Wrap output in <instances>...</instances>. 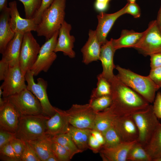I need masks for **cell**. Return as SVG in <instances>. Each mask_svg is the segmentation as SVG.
<instances>
[{"label":"cell","instance_id":"cell-1","mask_svg":"<svg viewBox=\"0 0 161 161\" xmlns=\"http://www.w3.org/2000/svg\"><path fill=\"white\" fill-rule=\"evenodd\" d=\"M111 87L112 103L109 107L118 116L132 115L150 105L140 95L127 86L114 75L109 81Z\"/></svg>","mask_w":161,"mask_h":161},{"label":"cell","instance_id":"cell-2","mask_svg":"<svg viewBox=\"0 0 161 161\" xmlns=\"http://www.w3.org/2000/svg\"><path fill=\"white\" fill-rule=\"evenodd\" d=\"M115 68L117 78L123 83L135 91L149 103L154 102L156 92L160 89L149 76L138 74L119 65Z\"/></svg>","mask_w":161,"mask_h":161},{"label":"cell","instance_id":"cell-3","mask_svg":"<svg viewBox=\"0 0 161 161\" xmlns=\"http://www.w3.org/2000/svg\"><path fill=\"white\" fill-rule=\"evenodd\" d=\"M66 0H54L43 13L36 32L38 36L45 37L46 41L59 30L64 21Z\"/></svg>","mask_w":161,"mask_h":161},{"label":"cell","instance_id":"cell-4","mask_svg":"<svg viewBox=\"0 0 161 161\" xmlns=\"http://www.w3.org/2000/svg\"><path fill=\"white\" fill-rule=\"evenodd\" d=\"M50 117L41 114L21 115L16 137L25 140L36 139L46 134V121Z\"/></svg>","mask_w":161,"mask_h":161},{"label":"cell","instance_id":"cell-5","mask_svg":"<svg viewBox=\"0 0 161 161\" xmlns=\"http://www.w3.org/2000/svg\"><path fill=\"white\" fill-rule=\"evenodd\" d=\"M132 116L138 131L137 142L144 147L148 142L160 122L154 112L152 105Z\"/></svg>","mask_w":161,"mask_h":161},{"label":"cell","instance_id":"cell-6","mask_svg":"<svg viewBox=\"0 0 161 161\" xmlns=\"http://www.w3.org/2000/svg\"><path fill=\"white\" fill-rule=\"evenodd\" d=\"M132 48L145 56L161 52V32L156 20L149 23L140 41Z\"/></svg>","mask_w":161,"mask_h":161},{"label":"cell","instance_id":"cell-7","mask_svg":"<svg viewBox=\"0 0 161 161\" xmlns=\"http://www.w3.org/2000/svg\"><path fill=\"white\" fill-rule=\"evenodd\" d=\"M4 98L15 106L21 115L43 114L39 101L27 87Z\"/></svg>","mask_w":161,"mask_h":161},{"label":"cell","instance_id":"cell-8","mask_svg":"<svg viewBox=\"0 0 161 161\" xmlns=\"http://www.w3.org/2000/svg\"><path fill=\"white\" fill-rule=\"evenodd\" d=\"M66 111L69 123L79 128L93 129L95 112L90 104H74Z\"/></svg>","mask_w":161,"mask_h":161},{"label":"cell","instance_id":"cell-9","mask_svg":"<svg viewBox=\"0 0 161 161\" xmlns=\"http://www.w3.org/2000/svg\"><path fill=\"white\" fill-rule=\"evenodd\" d=\"M59 32V30L41 47L36 61L30 69L34 76H37L41 72H47L56 58L55 50Z\"/></svg>","mask_w":161,"mask_h":161},{"label":"cell","instance_id":"cell-10","mask_svg":"<svg viewBox=\"0 0 161 161\" xmlns=\"http://www.w3.org/2000/svg\"><path fill=\"white\" fill-rule=\"evenodd\" d=\"M34 75L30 70L26 73L25 77L27 82V88L38 99L41 104L44 114L51 117L56 112V108L50 103L47 93V81L42 78L37 79L36 83L34 79Z\"/></svg>","mask_w":161,"mask_h":161},{"label":"cell","instance_id":"cell-11","mask_svg":"<svg viewBox=\"0 0 161 161\" xmlns=\"http://www.w3.org/2000/svg\"><path fill=\"white\" fill-rule=\"evenodd\" d=\"M41 47L31 32L24 34L20 52L19 64L24 75L35 63Z\"/></svg>","mask_w":161,"mask_h":161},{"label":"cell","instance_id":"cell-12","mask_svg":"<svg viewBox=\"0 0 161 161\" xmlns=\"http://www.w3.org/2000/svg\"><path fill=\"white\" fill-rule=\"evenodd\" d=\"M25 75L19 63L14 66H9L0 87L3 91V98L18 93L27 87Z\"/></svg>","mask_w":161,"mask_h":161},{"label":"cell","instance_id":"cell-13","mask_svg":"<svg viewBox=\"0 0 161 161\" xmlns=\"http://www.w3.org/2000/svg\"><path fill=\"white\" fill-rule=\"evenodd\" d=\"M3 98V103L0 105V129L16 134L21 114L12 103L6 98Z\"/></svg>","mask_w":161,"mask_h":161},{"label":"cell","instance_id":"cell-14","mask_svg":"<svg viewBox=\"0 0 161 161\" xmlns=\"http://www.w3.org/2000/svg\"><path fill=\"white\" fill-rule=\"evenodd\" d=\"M10 15V25L15 33L24 35L28 32L36 31L38 24L34 19L21 17L17 8L16 2L13 1L9 3Z\"/></svg>","mask_w":161,"mask_h":161},{"label":"cell","instance_id":"cell-15","mask_svg":"<svg viewBox=\"0 0 161 161\" xmlns=\"http://www.w3.org/2000/svg\"><path fill=\"white\" fill-rule=\"evenodd\" d=\"M113 125L123 142L137 141L138 131L132 115L117 117Z\"/></svg>","mask_w":161,"mask_h":161},{"label":"cell","instance_id":"cell-16","mask_svg":"<svg viewBox=\"0 0 161 161\" xmlns=\"http://www.w3.org/2000/svg\"><path fill=\"white\" fill-rule=\"evenodd\" d=\"M126 6L118 11L111 14L101 12L97 16L98 24L95 30L97 39L103 45L107 40V34L116 20L121 16L126 14Z\"/></svg>","mask_w":161,"mask_h":161},{"label":"cell","instance_id":"cell-17","mask_svg":"<svg viewBox=\"0 0 161 161\" xmlns=\"http://www.w3.org/2000/svg\"><path fill=\"white\" fill-rule=\"evenodd\" d=\"M71 29V25L65 21L62 23L59 29V38L55 52H62L64 55L73 58L75 56L73 49L75 39L73 35H70Z\"/></svg>","mask_w":161,"mask_h":161},{"label":"cell","instance_id":"cell-18","mask_svg":"<svg viewBox=\"0 0 161 161\" xmlns=\"http://www.w3.org/2000/svg\"><path fill=\"white\" fill-rule=\"evenodd\" d=\"M137 141L123 142L112 147L103 146L99 151L104 161H127L128 153Z\"/></svg>","mask_w":161,"mask_h":161},{"label":"cell","instance_id":"cell-19","mask_svg":"<svg viewBox=\"0 0 161 161\" xmlns=\"http://www.w3.org/2000/svg\"><path fill=\"white\" fill-rule=\"evenodd\" d=\"M69 125L66 111L56 108L55 114L46 121V133L53 137L67 133Z\"/></svg>","mask_w":161,"mask_h":161},{"label":"cell","instance_id":"cell-20","mask_svg":"<svg viewBox=\"0 0 161 161\" xmlns=\"http://www.w3.org/2000/svg\"><path fill=\"white\" fill-rule=\"evenodd\" d=\"M115 51L113 46L112 38L110 41L107 40L101 46L99 58L103 68L101 74L109 81L115 75L113 70L116 66L114 63L113 58Z\"/></svg>","mask_w":161,"mask_h":161},{"label":"cell","instance_id":"cell-21","mask_svg":"<svg viewBox=\"0 0 161 161\" xmlns=\"http://www.w3.org/2000/svg\"><path fill=\"white\" fill-rule=\"evenodd\" d=\"M101 44L99 41L95 30H90L89 38L81 49L83 62L86 64L99 60Z\"/></svg>","mask_w":161,"mask_h":161},{"label":"cell","instance_id":"cell-22","mask_svg":"<svg viewBox=\"0 0 161 161\" xmlns=\"http://www.w3.org/2000/svg\"><path fill=\"white\" fill-rule=\"evenodd\" d=\"M24 35L15 33L13 38L8 44L2 54L1 60L7 63L9 66H13L19 63Z\"/></svg>","mask_w":161,"mask_h":161},{"label":"cell","instance_id":"cell-23","mask_svg":"<svg viewBox=\"0 0 161 161\" xmlns=\"http://www.w3.org/2000/svg\"><path fill=\"white\" fill-rule=\"evenodd\" d=\"M0 12V53L2 54L8 44L13 38L15 33L10 27L9 7H4Z\"/></svg>","mask_w":161,"mask_h":161},{"label":"cell","instance_id":"cell-24","mask_svg":"<svg viewBox=\"0 0 161 161\" xmlns=\"http://www.w3.org/2000/svg\"><path fill=\"white\" fill-rule=\"evenodd\" d=\"M52 136L46 134L36 139L26 141L33 147L41 161H46L53 153Z\"/></svg>","mask_w":161,"mask_h":161},{"label":"cell","instance_id":"cell-25","mask_svg":"<svg viewBox=\"0 0 161 161\" xmlns=\"http://www.w3.org/2000/svg\"><path fill=\"white\" fill-rule=\"evenodd\" d=\"M143 32H139L133 30H123L120 37L114 39L112 38V42L114 49L117 50L123 48H132L141 38Z\"/></svg>","mask_w":161,"mask_h":161},{"label":"cell","instance_id":"cell-26","mask_svg":"<svg viewBox=\"0 0 161 161\" xmlns=\"http://www.w3.org/2000/svg\"><path fill=\"white\" fill-rule=\"evenodd\" d=\"M91 130L69 125L67 133L78 148L82 152L89 148L88 141Z\"/></svg>","mask_w":161,"mask_h":161},{"label":"cell","instance_id":"cell-27","mask_svg":"<svg viewBox=\"0 0 161 161\" xmlns=\"http://www.w3.org/2000/svg\"><path fill=\"white\" fill-rule=\"evenodd\" d=\"M144 147L152 161L161 157V123L158 125L149 140Z\"/></svg>","mask_w":161,"mask_h":161},{"label":"cell","instance_id":"cell-28","mask_svg":"<svg viewBox=\"0 0 161 161\" xmlns=\"http://www.w3.org/2000/svg\"><path fill=\"white\" fill-rule=\"evenodd\" d=\"M117 116L112 112L109 107L102 112H97L93 129L102 133L113 124L115 118Z\"/></svg>","mask_w":161,"mask_h":161},{"label":"cell","instance_id":"cell-29","mask_svg":"<svg viewBox=\"0 0 161 161\" xmlns=\"http://www.w3.org/2000/svg\"><path fill=\"white\" fill-rule=\"evenodd\" d=\"M53 141L63 146L70 154L72 158L75 154L82 152L76 146L68 133L52 137Z\"/></svg>","mask_w":161,"mask_h":161},{"label":"cell","instance_id":"cell-30","mask_svg":"<svg viewBox=\"0 0 161 161\" xmlns=\"http://www.w3.org/2000/svg\"><path fill=\"white\" fill-rule=\"evenodd\" d=\"M152 161L144 147L137 141L132 146L127 156V161Z\"/></svg>","mask_w":161,"mask_h":161},{"label":"cell","instance_id":"cell-31","mask_svg":"<svg viewBox=\"0 0 161 161\" xmlns=\"http://www.w3.org/2000/svg\"><path fill=\"white\" fill-rule=\"evenodd\" d=\"M97 87L93 90L91 98L111 95V87L109 82L101 73L97 76Z\"/></svg>","mask_w":161,"mask_h":161},{"label":"cell","instance_id":"cell-32","mask_svg":"<svg viewBox=\"0 0 161 161\" xmlns=\"http://www.w3.org/2000/svg\"><path fill=\"white\" fill-rule=\"evenodd\" d=\"M102 134L104 137L105 143L103 146L112 147L123 142L117 129L113 124Z\"/></svg>","mask_w":161,"mask_h":161},{"label":"cell","instance_id":"cell-33","mask_svg":"<svg viewBox=\"0 0 161 161\" xmlns=\"http://www.w3.org/2000/svg\"><path fill=\"white\" fill-rule=\"evenodd\" d=\"M112 103L111 95H106L91 98L89 104L96 112L104 110L109 107Z\"/></svg>","mask_w":161,"mask_h":161},{"label":"cell","instance_id":"cell-34","mask_svg":"<svg viewBox=\"0 0 161 161\" xmlns=\"http://www.w3.org/2000/svg\"><path fill=\"white\" fill-rule=\"evenodd\" d=\"M24 5L26 18H32L40 8L42 0H18Z\"/></svg>","mask_w":161,"mask_h":161},{"label":"cell","instance_id":"cell-35","mask_svg":"<svg viewBox=\"0 0 161 161\" xmlns=\"http://www.w3.org/2000/svg\"><path fill=\"white\" fill-rule=\"evenodd\" d=\"M51 149L59 161H68L72 158L68 151L57 142L52 141Z\"/></svg>","mask_w":161,"mask_h":161},{"label":"cell","instance_id":"cell-36","mask_svg":"<svg viewBox=\"0 0 161 161\" xmlns=\"http://www.w3.org/2000/svg\"><path fill=\"white\" fill-rule=\"evenodd\" d=\"M0 154L1 160L19 161L10 142L0 148Z\"/></svg>","mask_w":161,"mask_h":161},{"label":"cell","instance_id":"cell-37","mask_svg":"<svg viewBox=\"0 0 161 161\" xmlns=\"http://www.w3.org/2000/svg\"><path fill=\"white\" fill-rule=\"evenodd\" d=\"M24 140V149L20 161H41L33 147Z\"/></svg>","mask_w":161,"mask_h":161},{"label":"cell","instance_id":"cell-38","mask_svg":"<svg viewBox=\"0 0 161 161\" xmlns=\"http://www.w3.org/2000/svg\"><path fill=\"white\" fill-rule=\"evenodd\" d=\"M10 142L19 161H20V158L24 149V140L15 137Z\"/></svg>","mask_w":161,"mask_h":161},{"label":"cell","instance_id":"cell-39","mask_svg":"<svg viewBox=\"0 0 161 161\" xmlns=\"http://www.w3.org/2000/svg\"><path fill=\"white\" fill-rule=\"evenodd\" d=\"M54 0H42L41 6L36 13L33 18L36 24L40 22L42 15L44 11L52 4Z\"/></svg>","mask_w":161,"mask_h":161},{"label":"cell","instance_id":"cell-40","mask_svg":"<svg viewBox=\"0 0 161 161\" xmlns=\"http://www.w3.org/2000/svg\"><path fill=\"white\" fill-rule=\"evenodd\" d=\"M148 76L159 89L161 88V66L151 69Z\"/></svg>","mask_w":161,"mask_h":161},{"label":"cell","instance_id":"cell-41","mask_svg":"<svg viewBox=\"0 0 161 161\" xmlns=\"http://www.w3.org/2000/svg\"><path fill=\"white\" fill-rule=\"evenodd\" d=\"M126 13L132 15L134 18H139L141 15V10L139 5L136 3H128L126 5Z\"/></svg>","mask_w":161,"mask_h":161},{"label":"cell","instance_id":"cell-42","mask_svg":"<svg viewBox=\"0 0 161 161\" xmlns=\"http://www.w3.org/2000/svg\"><path fill=\"white\" fill-rule=\"evenodd\" d=\"M15 137L16 134L0 129V148Z\"/></svg>","mask_w":161,"mask_h":161},{"label":"cell","instance_id":"cell-43","mask_svg":"<svg viewBox=\"0 0 161 161\" xmlns=\"http://www.w3.org/2000/svg\"><path fill=\"white\" fill-rule=\"evenodd\" d=\"M152 105L154 112L157 117L161 119V93L158 92Z\"/></svg>","mask_w":161,"mask_h":161},{"label":"cell","instance_id":"cell-44","mask_svg":"<svg viewBox=\"0 0 161 161\" xmlns=\"http://www.w3.org/2000/svg\"><path fill=\"white\" fill-rule=\"evenodd\" d=\"M150 56L151 69L161 66V52L153 54Z\"/></svg>","mask_w":161,"mask_h":161},{"label":"cell","instance_id":"cell-45","mask_svg":"<svg viewBox=\"0 0 161 161\" xmlns=\"http://www.w3.org/2000/svg\"><path fill=\"white\" fill-rule=\"evenodd\" d=\"M88 145L89 148H90L95 151H99L102 146L99 142L91 134L89 137Z\"/></svg>","mask_w":161,"mask_h":161},{"label":"cell","instance_id":"cell-46","mask_svg":"<svg viewBox=\"0 0 161 161\" xmlns=\"http://www.w3.org/2000/svg\"><path fill=\"white\" fill-rule=\"evenodd\" d=\"M9 66L6 63L1 60L0 61V80H3L7 74Z\"/></svg>","mask_w":161,"mask_h":161},{"label":"cell","instance_id":"cell-47","mask_svg":"<svg viewBox=\"0 0 161 161\" xmlns=\"http://www.w3.org/2000/svg\"><path fill=\"white\" fill-rule=\"evenodd\" d=\"M91 134L99 142L102 146L105 143V141L103 134L100 132L94 129L91 130Z\"/></svg>","mask_w":161,"mask_h":161},{"label":"cell","instance_id":"cell-48","mask_svg":"<svg viewBox=\"0 0 161 161\" xmlns=\"http://www.w3.org/2000/svg\"><path fill=\"white\" fill-rule=\"evenodd\" d=\"M108 3L109 2L106 1H96L95 4V7L97 10L103 12L107 8Z\"/></svg>","mask_w":161,"mask_h":161},{"label":"cell","instance_id":"cell-49","mask_svg":"<svg viewBox=\"0 0 161 161\" xmlns=\"http://www.w3.org/2000/svg\"><path fill=\"white\" fill-rule=\"evenodd\" d=\"M156 21L159 28L161 32V5L158 13Z\"/></svg>","mask_w":161,"mask_h":161},{"label":"cell","instance_id":"cell-50","mask_svg":"<svg viewBox=\"0 0 161 161\" xmlns=\"http://www.w3.org/2000/svg\"><path fill=\"white\" fill-rule=\"evenodd\" d=\"M7 7V0H0V11Z\"/></svg>","mask_w":161,"mask_h":161},{"label":"cell","instance_id":"cell-51","mask_svg":"<svg viewBox=\"0 0 161 161\" xmlns=\"http://www.w3.org/2000/svg\"><path fill=\"white\" fill-rule=\"evenodd\" d=\"M46 161H59L56 157L52 153L47 159Z\"/></svg>","mask_w":161,"mask_h":161},{"label":"cell","instance_id":"cell-52","mask_svg":"<svg viewBox=\"0 0 161 161\" xmlns=\"http://www.w3.org/2000/svg\"><path fill=\"white\" fill-rule=\"evenodd\" d=\"M136 0H127L128 2L129 3H135Z\"/></svg>","mask_w":161,"mask_h":161},{"label":"cell","instance_id":"cell-53","mask_svg":"<svg viewBox=\"0 0 161 161\" xmlns=\"http://www.w3.org/2000/svg\"><path fill=\"white\" fill-rule=\"evenodd\" d=\"M110 0H96L97 1H105L109 2Z\"/></svg>","mask_w":161,"mask_h":161},{"label":"cell","instance_id":"cell-54","mask_svg":"<svg viewBox=\"0 0 161 161\" xmlns=\"http://www.w3.org/2000/svg\"><path fill=\"white\" fill-rule=\"evenodd\" d=\"M155 161H161V157L156 159Z\"/></svg>","mask_w":161,"mask_h":161}]
</instances>
